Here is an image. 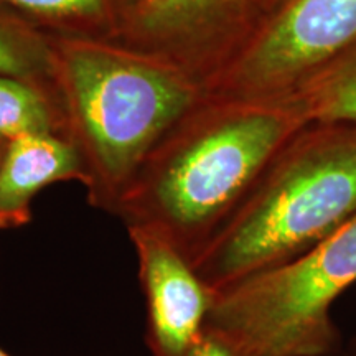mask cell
Returning a JSON list of instances; mask_svg holds the SVG:
<instances>
[{
  "mask_svg": "<svg viewBox=\"0 0 356 356\" xmlns=\"http://www.w3.org/2000/svg\"><path fill=\"white\" fill-rule=\"evenodd\" d=\"M30 134L65 136L63 115L55 92L0 74V139L10 140Z\"/></svg>",
  "mask_w": 356,
  "mask_h": 356,
  "instance_id": "cell-10",
  "label": "cell"
},
{
  "mask_svg": "<svg viewBox=\"0 0 356 356\" xmlns=\"http://www.w3.org/2000/svg\"><path fill=\"white\" fill-rule=\"evenodd\" d=\"M131 2H132V0H131Z\"/></svg>",
  "mask_w": 356,
  "mask_h": 356,
  "instance_id": "cell-18",
  "label": "cell"
},
{
  "mask_svg": "<svg viewBox=\"0 0 356 356\" xmlns=\"http://www.w3.org/2000/svg\"><path fill=\"white\" fill-rule=\"evenodd\" d=\"M145 297L150 356H186L207 327L215 293L162 236L127 228Z\"/></svg>",
  "mask_w": 356,
  "mask_h": 356,
  "instance_id": "cell-7",
  "label": "cell"
},
{
  "mask_svg": "<svg viewBox=\"0 0 356 356\" xmlns=\"http://www.w3.org/2000/svg\"><path fill=\"white\" fill-rule=\"evenodd\" d=\"M0 74L24 79L55 92L51 37L3 10H0Z\"/></svg>",
  "mask_w": 356,
  "mask_h": 356,
  "instance_id": "cell-11",
  "label": "cell"
},
{
  "mask_svg": "<svg viewBox=\"0 0 356 356\" xmlns=\"http://www.w3.org/2000/svg\"><path fill=\"white\" fill-rule=\"evenodd\" d=\"M252 26L249 0H132L114 42L210 79Z\"/></svg>",
  "mask_w": 356,
  "mask_h": 356,
  "instance_id": "cell-6",
  "label": "cell"
},
{
  "mask_svg": "<svg viewBox=\"0 0 356 356\" xmlns=\"http://www.w3.org/2000/svg\"><path fill=\"white\" fill-rule=\"evenodd\" d=\"M300 132L193 261L213 293L309 251L356 215V131Z\"/></svg>",
  "mask_w": 356,
  "mask_h": 356,
  "instance_id": "cell-3",
  "label": "cell"
},
{
  "mask_svg": "<svg viewBox=\"0 0 356 356\" xmlns=\"http://www.w3.org/2000/svg\"><path fill=\"white\" fill-rule=\"evenodd\" d=\"M309 121L356 126V61L330 78L307 81L293 92Z\"/></svg>",
  "mask_w": 356,
  "mask_h": 356,
  "instance_id": "cell-12",
  "label": "cell"
},
{
  "mask_svg": "<svg viewBox=\"0 0 356 356\" xmlns=\"http://www.w3.org/2000/svg\"><path fill=\"white\" fill-rule=\"evenodd\" d=\"M186 356H249L243 348H239L233 340L222 335L215 328L204 327V330L193 348Z\"/></svg>",
  "mask_w": 356,
  "mask_h": 356,
  "instance_id": "cell-13",
  "label": "cell"
},
{
  "mask_svg": "<svg viewBox=\"0 0 356 356\" xmlns=\"http://www.w3.org/2000/svg\"><path fill=\"white\" fill-rule=\"evenodd\" d=\"M3 144H6V140L0 139V154H2V149H3Z\"/></svg>",
  "mask_w": 356,
  "mask_h": 356,
  "instance_id": "cell-16",
  "label": "cell"
},
{
  "mask_svg": "<svg viewBox=\"0 0 356 356\" xmlns=\"http://www.w3.org/2000/svg\"><path fill=\"white\" fill-rule=\"evenodd\" d=\"M84 185L86 172L78 149L60 134H30L6 140L0 154V229L30 220V203L60 181Z\"/></svg>",
  "mask_w": 356,
  "mask_h": 356,
  "instance_id": "cell-8",
  "label": "cell"
},
{
  "mask_svg": "<svg viewBox=\"0 0 356 356\" xmlns=\"http://www.w3.org/2000/svg\"><path fill=\"white\" fill-rule=\"evenodd\" d=\"M131 0H0L12 13L53 38L115 40Z\"/></svg>",
  "mask_w": 356,
  "mask_h": 356,
  "instance_id": "cell-9",
  "label": "cell"
},
{
  "mask_svg": "<svg viewBox=\"0 0 356 356\" xmlns=\"http://www.w3.org/2000/svg\"><path fill=\"white\" fill-rule=\"evenodd\" d=\"M55 95L91 207L113 215L150 150L204 97L180 66L114 40L53 38Z\"/></svg>",
  "mask_w": 356,
  "mask_h": 356,
  "instance_id": "cell-2",
  "label": "cell"
},
{
  "mask_svg": "<svg viewBox=\"0 0 356 356\" xmlns=\"http://www.w3.org/2000/svg\"><path fill=\"white\" fill-rule=\"evenodd\" d=\"M355 40L356 0H277L204 83V95L231 101L292 96Z\"/></svg>",
  "mask_w": 356,
  "mask_h": 356,
  "instance_id": "cell-5",
  "label": "cell"
},
{
  "mask_svg": "<svg viewBox=\"0 0 356 356\" xmlns=\"http://www.w3.org/2000/svg\"><path fill=\"white\" fill-rule=\"evenodd\" d=\"M343 356H356V341H353V343L348 346V350L345 351Z\"/></svg>",
  "mask_w": 356,
  "mask_h": 356,
  "instance_id": "cell-15",
  "label": "cell"
},
{
  "mask_svg": "<svg viewBox=\"0 0 356 356\" xmlns=\"http://www.w3.org/2000/svg\"><path fill=\"white\" fill-rule=\"evenodd\" d=\"M309 122L296 97L202 101L137 168L114 216L162 236L191 264L262 172Z\"/></svg>",
  "mask_w": 356,
  "mask_h": 356,
  "instance_id": "cell-1",
  "label": "cell"
},
{
  "mask_svg": "<svg viewBox=\"0 0 356 356\" xmlns=\"http://www.w3.org/2000/svg\"><path fill=\"white\" fill-rule=\"evenodd\" d=\"M0 356H8V355L6 353V351H2V350H0Z\"/></svg>",
  "mask_w": 356,
  "mask_h": 356,
  "instance_id": "cell-17",
  "label": "cell"
},
{
  "mask_svg": "<svg viewBox=\"0 0 356 356\" xmlns=\"http://www.w3.org/2000/svg\"><path fill=\"white\" fill-rule=\"evenodd\" d=\"M275 2H277V0H249V3H251L252 25H256V22L259 20Z\"/></svg>",
  "mask_w": 356,
  "mask_h": 356,
  "instance_id": "cell-14",
  "label": "cell"
},
{
  "mask_svg": "<svg viewBox=\"0 0 356 356\" xmlns=\"http://www.w3.org/2000/svg\"><path fill=\"white\" fill-rule=\"evenodd\" d=\"M356 284V215L293 259L215 293L207 327L249 356H328L333 307Z\"/></svg>",
  "mask_w": 356,
  "mask_h": 356,
  "instance_id": "cell-4",
  "label": "cell"
}]
</instances>
